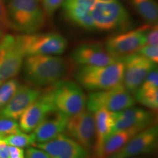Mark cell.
I'll return each mask as SVG.
<instances>
[{"label": "cell", "instance_id": "obj_1", "mask_svg": "<svg viewBox=\"0 0 158 158\" xmlns=\"http://www.w3.org/2000/svg\"><path fill=\"white\" fill-rule=\"evenodd\" d=\"M23 64L25 78L33 86L46 87L67 80L73 63L53 55H35L26 56Z\"/></svg>", "mask_w": 158, "mask_h": 158}, {"label": "cell", "instance_id": "obj_2", "mask_svg": "<svg viewBox=\"0 0 158 158\" xmlns=\"http://www.w3.org/2000/svg\"><path fill=\"white\" fill-rule=\"evenodd\" d=\"M7 8L10 28L23 34H32L45 24L40 0H9Z\"/></svg>", "mask_w": 158, "mask_h": 158}, {"label": "cell", "instance_id": "obj_3", "mask_svg": "<svg viewBox=\"0 0 158 158\" xmlns=\"http://www.w3.org/2000/svg\"><path fill=\"white\" fill-rule=\"evenodd\" d=\"M95 29L122 32L133 27V20L125 7L118 0H95L91 7Z\"/></svg>", "mask_w": 158, "mask_h": 158}, {"label": "cell", "instance_id": "obj_4", "mask_svg": "<svg viewBox=\"0 0 158 158\" xmlns=\"http://www.w3.org/2000/svg\"><path fill=\"white\" fill-rule=\"evenodd\" d=\"M124 64L121 59L106 66H81L76 78L87 90L102 91L122 84Z\"/></svg>", "mask_w": 158, "mask_h": 158}, {"label": "cell", "instance_id": "obj_5", "mask_svg": "<svg viewBox=\"0 0 158 158\" xmlns=\"http://www.w3.org/2000/svg\"><path fill=\"white\" fill-rule=\"evenodd\" d=\"M56 110L71 116L85 109L86 97L76 83L65 80L47 89Z\"/></svg>", "mask_w": 158, "mask_h": 158}, {"label": "cell", "instance_id": "obj_6", "mask_svg": "<svg viewBox=\"0 0 158 158\" xmlns=\"http://www.w3.org/2000/svg\"><path fill=\"white\" fill-rule=\"evenodd\" d=\"M16 36L25 56L60 55L68 46L67 40L57 32H35Z\"/></svg>", "mask_w": 158, "mask_h": 158}, {"label": "cell", "instance_id": "obj_7", "mask_svg": "<svg viewBox=\"0 0 158 158\" xmlns=\"http://www.w3.org/2000/svg\"><path fill=\"white\" fill-rule=\"evenodd\" d=\"M135 102L134 97L122 84L110 89L89 94L86 99V106L87 109L93 114L99 109L116 112L133 106Z\"/></svg>", "mask_w": 158, "mask_h": 158}, {"label": "cell", "instance_id": "obj_8", "mask_svg": "<svg viewBox=\"0 0 158 158\" xmlns=\"http://www.w3.org/2000/svg\"><path fill=\"white\" fill-rule=\"evenodd\" d=\"M148 25L147 23L139 28L122 31L108 37L105 45L106 51L116 59L137 53L147 44L146 32Z\"/></svg>", "mask_w": 158, "mask_h": 158}, {"label": "cell", "instance_id": "obj_9", "mask_svg": "<svg viewBox=\"0 0 158 158\" xmlns=\"http://www.w3.org/2000/svg\"><path fill=\"white\" fill-rule=\"evenodd\" d=\"M24 57L17 36L5 35L0 43V86L19 74Z\"/></svg>", "mask_w": 158, "mask_h": 158}, {"label": "cell", "instance_id": "obj_10", "mask_svg": "<svg viewBox=\"0 0 158 158\" xmlns=\"http://www.w3.org/2000/svg\"><path fill=\"white\" fill-rule=\"evenodd\" d=\"M64 131L67 135L87 152L93 149L95 141L94 114L84 109L70 116Z\"/></svg>", "mask_w": 158, "mask_h": 158}, {"label": "cell", "instance_id": "obj_11", "mask_svg": "<svg viewBox=\"0 0 158 158\" xmlns=\"http://www.w3.org/2000/svg\"><path fill=\"white\" fill-rule=\"evenodd\" d=\"M124 64L122 84L130 93H135L138 88L157 64L138 53L121 59Z\"/></svg>", "mask_w": 158, "mask_h": 158}, {"label": "cell", "instance_id": "obj_12", "mask_svg": "<svg viewBox=\"0 0 158 158\" xmlns=\"http://www.w3.org/2000/svg\"><path fill=\"white\" fill-rule=\"evenodd\" d=\"M157 126H149L135 134L110 158H130L142 154L152 153L157 148Z\"/></svg>", "mask_w": 158, "mask_h": 158}, {"label": "cell", "instance_id": "obj_13", "mask_svg": "<svg viewBox=\"0 0 158 158\" xmlns=\"http://www.w3.org/2000/svg\"><path fill=\"white\" fill-rule=\"evenodd\" d=\"M114 118L112 133L130 129L143 130L155 122L154 114L141 108L131 107L116 112H111ZM111 133V134H112Z\"/></svg>", "mask_w": 158, "mask_h": 158}, {"label": "cell", "instance_id": "obj_14", "mask_svg": "<svg viewBox=\"0 0 158 158\" xmlns=\"http://www.w3.org/2000/svg\"><path fill=\"white\" fill-rule=\"evenodd\" d=\"M118 60L98 43L79 45L71 54L72 62L79 66H106Z\"/></svg>", "mask_w": 158, "mask_h": 158}, {"label": "cell", "instance_id": "obj_15", "mask_svg": "<svg viewBox=\"0 0 158 158\" xmlns=\"http://www.w3.org/2000/svg\"><path fill=\"white\" fill-rule=\"evenodd\" d=\"M35 146L45 152L51 158L89 157L88 152L84 148L63 133L51 141L35 143Z\"/></svg>", "mask_w": 158, "mask_h": 158}, {"label": "cell", "instance_id": "obj_16", "mask_svg": "<svg viewBox=\"0 0 158 158\" xmlns=\"http://www.w3.org/2000/svg\"><path fill=\"white\" fill-rule=\"evenodd\" d=\"M56 110L48 90H45L40 96L29 106L20 117L19 127L23 133L33 132L45 116Z\"/></svg>", "mask_w": 158, "mask_h": 158}, {"label": "cell", "instance_id": "obj_17", "mask_svg": "<svg viewBox=\"0 0 158 158\" xmlns=\"http://www.w3.org/2000/svg\"><path fill=\"white\" fill-rule=\"evenodd\" d=\"M41 93L38 89L26 85L19 86L8 103L0 111V117L18 120L29 106L40 96Z\"/></svg>", "mask_w": 158, "mask_h": 158}, {"label": "cell", "instance_id": "obj_18", "mask_svg": "<svg viewBox=\"0 0 158 158\" xmlns=\"http://www.w3.org/2000/svg\"><path fill=\"white\" fill-rule=\"evenodd\" d=\"M95 0H64L62 4L64 16L74 25L86 30H94L91 7Z\"/></svg>", "mask_w": 158, "mask_h": 158}, {"label": "cell", "instance_id": "obj_19", "mask_svg": "<svg viewBox=\"0 0 158 158\" xmlns=\"http://www.w3.org/2000/svg\"><path fill=\"white\" fill-rule=\"evenodd\" d=\"M69 117L70 116L57 110L50 112L33 130L35 143L51 141L64 132Z\"/></svg>", "mask_w": 158, "mask_h": 158}, {"label": "cell", "instance_id": "obj_20", "mask_svg": "<svg viewBox=\"0 0 158 158\" xmlns=\"http://www.w3.org/2000/svg\"><path fill=\"white\" fill-rule=\"evenodd\" d=\"M94 118L95 124V141L93 150L96 158H98L105 141L112 133L114 122L111 112L106 109H99L94 112Z\"/></svg>", "mask_w": 158, "mask_h": 158}, {"label": "cell", "instance_id": "obj_21", "mask_svg": "<svg viewBox=\"0 0 158 158\" xmlns=\"http://www.w3.org/2000/svg\"><path fill=\"white\" fill-rule=\"evenodd\" d=\"M139 132L140 130L137 129H130L110 134L105 141L98 158H110L117 152L130 138Z\"/></svg>", "mask_w": 158, "mask_h": 158}, {"label": "cell", "instance_id": "obj_22", "mask_svg": "<svg viewBox=\"0 0 158 158\" xmlns=\"http://www.w3.org/2000/svg\"><path fill=\"white\" fill-rule=\"evenodd\" d=\"M133 8L149 25L157 24L158 5L155 0H128Z\"/></svg>", "mask_w": 158, "mask_h": 158}, {"label": "cell", "instance_id": "obj_23", "mask_svg": "<svg viewBox=\"0 0 158 158\" xmlns=\"http://www.w3.org/2000/svg\"><path fill=\"white\" fill-rule=\"evenodd\" d=\"M135 101L153 111L157 112L158 109V89H151L148 90H138L135 92Z\"/></svg>", "mask_w": 158, "mask_h": 158}, {"label": "cell", "instance_id": "obj_24", "mask_svg": "<svg viewBox=\"0 0 158 158\" xmlns=\"http://www.w3.org/2000/svg\"><path fill=\"white\" fill-rule=\"evenodd\" d=\"M3 139L9 146L19 148L28 147L29 146H35V140L32 133L27 134L21 131L5 136Z\"/></svg>", "mask_w": 158, "mask_h": 158}, {"label": "cell", "instance_id": "obj_25", "mask_svg": "<svg viewBox=\"0 0 158 158\" xmlns=\"http://www.w3.org/2000/svg\"><path fill=\"white\" fill-rule=\"evenodd\" d=\"M20 86L19 81L11 78L0 86V111L8 103Z\"/></svg>", "mask_w": 158, "mask_h": 158}, {"label": "cell", "instance_id": "obj_26", "mask_svg": "<svg viewBox=\"0 0 158 158\" xmlns=\"http://www.w3.org/2000/svg\"><path fill=\"white\" fill-rule=\"evenodd\" d=\"M17 120L9 118L0 117V138L21 132Z\"/></svg>", "mask_w": 158, "mask_h": 158}, {"label": "cell", "instance_id": "obj_27", "mask_svg": "<svg viewBox=\"0 0 158 158\" xmlns=\"http://www.w3.org/2000/svg\"><path fill=\"white\" fill-rule=\"evenodd\" d=\"M158 87V71L156 66L147 75L141 86L138 88V90H148L151 89H157Z\"/></svg>", "mask_w": 158, "mask_h": 158}, {"label": "cell", "instance_id": "obj_28", "mask_svg": "<svg viewBox=\"0 0 158 158\" xmlns=\"http://www.w3.org/2000/svg\"><path fill=\"white\" fill-rule=\"evenodd\" d=\"M138 54L149 59L155 64L158 62V47L155 45H144L138 51Z\"/></svg>", "mask_w": 158, "mask_h": 158}, {"label": "cell", "instance_id": "obj_29", "mask_svg": "<svg viewBox=\"0 0 158 158\" xmlns=\"http://www.w3.org/2000/svg\"><path fill=\"white\" fill-rule=\"evenodd\" d=\"M45 14L48 17L54 15L56 10L62 5L64 0H40Z\"/></svg>", "mask_w": 158, "mask_h": 158}, {"label": "cell", "instance_id": "obj_30", "mask_svg": "<svg viewBox=\"0 0 158 158\" xmlns=\"http://www.w3.org/2000/svg\"><path fill=\"white\" fill-rule=\"evenodd\" d=\"M147 44L151 45H158V27L157 24L155 25H148L147 32Z\"/></svg>", "mask_w": 158, "mask_h": 158}, {"label": "cell", "instance_id": "obj_31", "mask_svg": "<svg viewBox=\"0 0 158 158\" xmlns=\"http://www.w3.org/2000/svg\"><path fill=\"white\" fill-rule=\"evenodd\" d=\"M0 28L4 31L11 29L4 0H0Z\"/></svg>", "mask_w": 158, "mask_h": 158}, {"label": "cell", "instance_id": "obj_32", "mask_svg": "<svg viewBox=\"0 0 158 158\" xmlns=\"http://www.w3.org/2000/svg\"><path fill=\"white\" fill-rule=\"evenodd\" d=\"M25 158H51L48 154L42 149L27 148L25 152Z\"/></svg>", "mask_w": 158, "mask_h": 158}, {"label": "cell", "instance_id": "obj_33", "mask_svg": "<svg viewBox=\"0 0 158 158\" xmlns=\"http://www.w3.org/2000/svg\"><path fill=\"white\" fill-rule=\"evenodd\" d=\"M0 158H10L9 145L3 138H0Z\"/></svg>", "mask_w": 158, "mask_h": 158}, {"label": "cell", "instance_id": "obj_34", "mask_svg": "<svg viewBox=\"0 0 158 158\" xmlns=\"http://www.w3.org/2000/svg\"><path fill=\"white\" fill-rule=\"evenodd\" d=\"M10 158H15L19 156L24 155V152L22 148H19L13 146H9Z\"/></svg>", "mask_w": 158, "mask_h": 158}, {"label": "cell", "instance_id": "obj_35", "mask_svg": "<svg viewBox=\"0 0 158 158\" xmlns=\"http://www.w3.org/2000/svg\"><path fill=\"white\" fill-rule=\"evenodd\" d=\"M5 31L2 30L1 28H0V43H1V41L2 40L4 36H5Z\"/></svg>", "mask_w": 158, "mask_h": 158}, {"label": "cell", "instance_id": "obj_36", "mask_svg": "<svg viewBox=\"0 0 158 158\" xmlns=\"http://www.w3.org/2000/svg\"><path fill=\"white\" fill-rule=\"evenodd\" d=\"M15 158H25V157H24V155H22V156H19V157H17Z\"/></svg>", "mask_w": 158, "mask_h": 158}, {"label": "cell", "instance_id": "obj_37", "mask_svg": "<svg viewBox=\"0 0 158 158\" xmlns=\"http://www.w3.org/2000/svg\"><path fill=\"white\" fill-rule=\"evenodd\" d=\"M100 1H108V0H100Z\"/></svg>", "mask_w": 158, "mask_h": 158}]
</instances>
